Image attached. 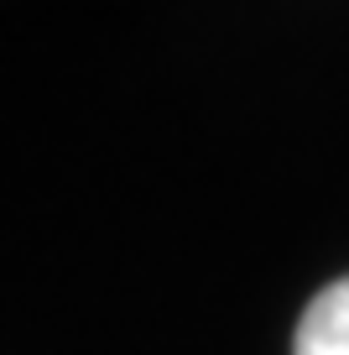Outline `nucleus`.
<instances>
[{
    "mask_svg": "<svg viewBox=\"0 0 349 355\" xmlns=\"http://www.w3.org/2000/svg\"><path fill=\"white\" fill-rule=\"evenodd\" d=\"M292 355H349V277L328 282L303 309L292 334Z\"/></svg>",
    "mask_w": 349,
    "mask_h": 355,
    "instance_id": "1",
    "label": "nucleus"
}]
</instances>
